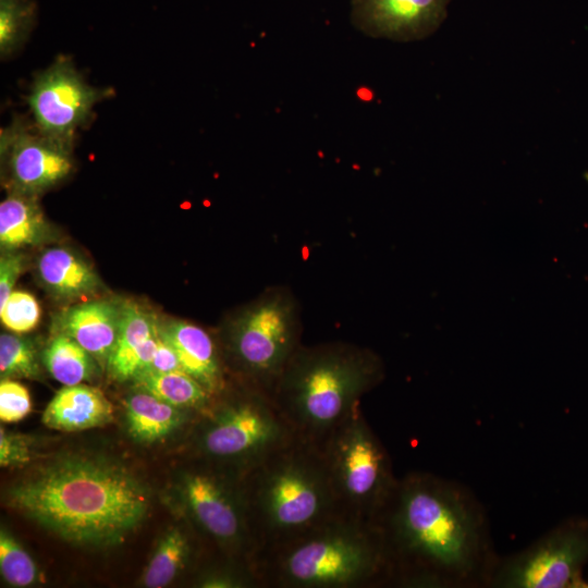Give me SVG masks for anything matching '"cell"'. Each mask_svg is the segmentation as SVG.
<instances>
[{
    "instance_id": "ffe728a7",
    "label": "cell",
    "mask_w": 588,
    "mask_h": 588,
    "mask_svg": "<svg viewBox=\"0 0 588 588\" xmlns=\"http://www.w3.org/2000/svg\"><path fill=\"white\" fill-rule=\"evenodd\" d=\"M48 223L34 195L13 191L0 204V244L7 250L38 245L48 235Z\"/></svg>"
},
{
    "instance_id": "603a6c76",
    "label": "cell",
    "mask_w": 588,
    "mask_h": 588,
    "mask_svg": "<svg viewBox=\"0 0 588 588\" xmlns=\"http://www.w3.org/2000/svg\"><path fill=\"white\" fill-rule=\"evenodd\" d=\"M42 363L54 380L75 385L94 377L97 360L70 336L54 332L44 350Z\"/></svg>"
},
{
    "instance_id": "8fae6325",
    "label": "cell",
    "mask_w": 588,
    "mask_h": 588,
    "mask_svg": "<svg viewBox=\"0 0 588 588\" xmlns=\"http://www.w3.org/2000/svg\"><path fill=\"white\" fill-rule=\"evenodd\" d=\"M107 94L87 84L72 62L62 57L36 76L28 105L38 130L73 143L77 128L90 119L95 105Z\"/></svg>"
},
{
    "instance_id": "ba28073f",
    "label": "cell",
    "mask_w": 588,
    "mask_h": 588,
    "mask_svg": "<svg viewBox=\"0 0 588 588\" xmlns=\"http://www.w3.org/2000/svg\"><path fill=\"white\" fill-rule=\"evenodd\" d=\"M298 305L284 287H271L240 313L228 327V350L237 368L270 395L299 344Z\"/></svg>"
},
{
    "instance_id": "d4e9b609",
    "label": "cell",
    "mask_w": 588,
    "mask_h": 588,
    "mask_svg": "<svg viewBox=\"0 0 588 588\" xmlns=\"http://www.w3.org/2000/svg\"><path fill=\"white\" fill-rule=\"evenodd\" d=\"M1 379H37L40 376L37 352L30 340L2 333L0 335Z\"/></svg>"
},
{
    "instance_id": "2e32d148",
    "label": "cell",
    "mask_w": 588,
    "mask_h": 588,
    "mask_svg": "<svg viewBox=\"0 0 588 588\" xmlns=\"http://www.w3.org/2000/svg\"><path fill=\"white\" fill-rule=\"evenodd\" d=\"M160 335L174 348L185 372L195 378L213 396L225 389L218 350L203 328L182 320L159 323Z\"/></svg>"
},
{
    "instance_id": "f546056e",
    "label": "cell",
    "mask_w": 588,
    "mask_h": 588,
    "mask_svg": "<svg viewBox=\"0 0 588 588\" xmlns=\"http://www.w3.org/2000/svg\"><path fill=\"white\" fill-rule=\"evenodd\" d=\"M24 256L13 250H4L0 257V306L4 304L23 272Z\"/></svg>"
},
{
    "instance_id": "cb8c5ba5",
    "label": "cell",
    "mask_w": 588,
    "mask_h": 588,
    "mask_svg": "<svg viewBox=\"0 0 588 588\" xmlns=\"http://www.w3.org/2000/svg\"><path fill=\"white\" fill-rule=\"evenodd\" d=\"M36 17L32 0H0V53L8 57L28 38Z\"/></svg>"
},
{
    "instance_id": "9c48e42d",
    "label": "cell",
    "mask_w": 588,
    "mask_h": 588,
    "mask_svg": "<svg viewBox=\"0 0 588 588\" xmlns=\"http://www.w3.org/2000/svg\"><path fill=\"white\" fill-rule=\"evenodd\" d=\"M206 460L208 465L187 469L181 476L179 494L184 509L201 535L225 558L254 565L256 546L247 517L244 471Z\"/></svg>"
},
{
    "instance_id": "7c38bea8",
    "label": "cell",
    "mask_w": 588,
    "mask_h": 588,
    "mask_svg": "<svg viewBox=\"0 0 588 588\" xmlns=\"http://www.w3.org/2000/svg\"><path fill=\"white\" fill-rule=\"evenodd\" d=\"M73 143L47 135L23 118L1 128L0 154L15 192L35 195L65 179L73 169Z\"/></svg>"
},
{
    "instance_id": "44dd1931",
    "label": "cell",
    "mask_w": 588,
    "mask_h": 588,
    "mask_svg": "<svg viewBox=\"0 0 588 588\" xmlns=\"http://www.w3.org/2000/svg\"><path fill=\"white\" fill-rule=\"evenodd\" d=\"M137 388L144 389L160 400L179 408L204 414L215 396L195 378L185 371L145 372L134 379Z\"/></svg>"
},
{
    "instance_id": "6da1fadb",
    "label": "cell",
    "mask_w": 588,
    "mask_h": 588,
    "mask_svg": "<svg viewBox=\"0 0 588 588\" xmlns=\"http://www.w3.org/2000/svg\"><path fill=\"white\" fill-rule=\"evenodd\" d=\"M373 524L388 548L392 586H488L498 559L486 516L458 483L409 473L397 480Z\"/></svg>"
},
{
    "instance_id": "5b68a950",
    "label": "cell",
    "mask_w": 588,
    "mask_h": 588,
    "mask_svg": "<svg viewBox=\"0 0 588 588\" xmlns=\"http://www.w3.org/2000/svg\"><path fill=\"white\" fill-rule=\"evenodd\" d=\"M383 377V363L369 348L343 342L299 345L271 396L295 434L319 445Z\"/></svg>"
},
{
    "instance_id": "4dcf8cb0",
    "label": "cell",
    "mask_w": 588,
    "mask_h": 588,
    "mask_svg": "<svg viewBox=\"0 0 588 588\" xmlns=\"http://www.w3.org/2000/svg\"><path fill=\"white\" fill-rule=\"evenodd\" d=\"M185 371L174 348L160 335L155 356L145 372ZM144 372V373H145Z\"/></svg>"
},
{
    "instance_id": "83f0119b",
    "label": "cell",
    "mask_w": 588,
    "mask_h": 588,
    "mask_svg": "<svg viewBox=\"0 0 588 588\" xmlns=\"http://www.w3.org/2000/svg\"><path fill=\"white\" fill-rule=\"evenodd\" d=\"M32 411V400L25 385L14 379H1L0 419L3 422H17Z\"/></svg>"
},
{
    "instance_id": "f1b7e54d",
    "label": "cell",
    "mask_w": 588,
    "mask_h": 588,
    "mask_svg": "<svg viewBox=\"0 0 588 588\" xmlns=\"http://www.w3.org/2000/svg\"><path fill=\"white\" fill-rule=\"evenodd\" d=\"M33 457L30 438L13 433L0 428V465L1 467H23Z\"/></svg>"
},
{
    "instance_id": "5bb4252c",
    "label": "cell",
    "mask_w": 588,
    "mask_h": 588,
    "mask_svg": "<svg viewBox=\"0 0 588 588\" xmlns=\"http://www.w3.org/2000/svg\"><path fill=\"white\" fill-rule=\"evenodd\" d=\"M122 310L123 303L109 299L74 305L58 316L54 332L70 336L106 366L119 336Z\"/></svg>"
},
{
    "instance_id": "7a4b0ae2",
    "label": "cell",
    "mask_w": 588,
    "mask_h": 588,
    "mask_svg": "<svg viewBox=\"0 0 588 588\" xmlns=\"http://www.w3.org/2000/svg\"><path fill=\"white\" fill-rule=\"evenodd\" d=\"M8 504L63 540L112 546L143 523L146 486L121 464L96 456L54 461L14 483Z\"/></svg>"
},
{
    "instance_id": "52a82bcc",
    "label": "cell",
    "mask_w": 588,
    "mask_h": 588,
    "mask_svg": "<svg viewBox=\"0 0 588 588\" xmlns=\"http://www.w3.org/2000/svg\"><path fill=\"white\" fill-rule=\"evenodd\" d=\"M213 401L195 439L203 457L245 471L295 436L273 397L254 385L225 402Z\"/></svg>"
},
{
    "instance_id": "7402d4cb",
    "label": "cell",
    "mask_w": 588,
    "mask_h": 588,
    "mask_svg": "<svg viewBox=\"0 0 588 588\" xmlns=\"http://www.w3.org/2000/svg\"><path fill=\"white\" fill-rule=\"evenodd\" d=\"M189 536L180 527L172 526L158 541L142 577L148 588H162L172 583L187 567L193 556Z\"/></svg>"
},
{
    "instance_id": "277c9868",
    "label": "cell",
    "mask_w": 588,
    "mask_h": 588,
    "mask_svg": "<svg viewBox=\"0 0 588 588\" xmlns=\"http://www.w3.org/2000/svg\"><path fill=\"white\" fill-rule=\"evenodd\" d=\"M265 588H376L392 586V567L379 527L336 515L254 560Z\"/></svg>"
},
{
    "instance_id": "1f68e13d",
    "label": "cell",
    "mask_w": 588,
    "mask_h": 588,
    "mask_svg": "<svg viewBox=\"0 0 588 588\" xmlns=\"http://www.w3.org/2000/svg\"><path fill=\"white\" fill-rule=\"evenodd\" d=\"M584 177H585L586 182L588 183V172L584 173Z\"/></svg>"
},
{
    "instance_id": "d6986e66",
    "label": "cell",
    "mask_w": 588,
    "mask_h": 588,
    "mask_svg": "<svg viewBox=\"0 0 588 588\" xmlns=\"http://www.w3.org/2000/svg\"><path fill=\"white\" fill-rule=\"evenodd\" d=\"M40 281L57 297L77 298L96 292L100 280L94 269L66 248L45 250L37 261Z\"/></svg>"
},
{
    "instance_id": "ac0fdd59",
    "label": "cell",
    "mask_w": 588,
    "mask_h": 588,
    "mask_svg": "<svg viewBox=\"0 0 588 588\" xmlns=\"http://www.w3.org/2000/svg\"><path fill=\"white\" fill-rule=\"evenodd\" d=\"M125 421L133 439L151 443L172 434L186 420V411L138 388L124 401Z\"/></svg>"
},
{
    "instance_id": "8992f818",
    "label": "cell",
    "mask_w": 588,
    "mask_h": 588,
    "mask_svg": "<svg viewBox=\"0 0 588 588\" xmlns=\"http://www.w3.org/2000/svg\"><path fill=\"white\" fill-rule=\"evenodd\" d=\"M340 514L373 523L399 478L384 445L357 407L319 444Z\"/></svg>"
},
{
    "instance_id": "484cf974",
    "label": "cell",
    "mask_w": 588,
    "mask_h": 588,
    "mask_svg": "<svg viewBox=\"0 0 588 588\" xmlns=\"http://www.w3.org/2000/svg\"><path fill=\"white\" fill-rule=\"evenodd\" d=\"M0 573L4 581L13 587L30 586L38 578L32 556L3 528L0 532Z\"/></svg>"
},
{
    "instance_id": "4fadbf2b",
    "label": "cell",
    "mask_w": 588,
    "mask_h": 588,
    "mask_svg": "<svg viewBox=\"0 0 588 588\" xmlns=\"http://www.w3.org/2000/svg\"><path fill=\"white\" fill-rule=\"evenodd\" d=\"M451 0H351L353 26L366 36L399 42L421 40L444 22Z\"/></svg>"
},
{
    "instance_id": "4316f807",
    "label": "cell",
    "mask_w": 588,
    "mask_h": 588,
    "mask_svg": "<svg viewBox=\"0 0 588 588\" xmlns=\"http://www.w3.org/2000/svg\"><path fill=\"white\" fill-rule=\"evenodd\" d=\"M0 318L7 329L15 333H26L38 324L40 307L32 294L13 291L0 306Z\"/></svg>"
},
{
    "instance_id": "30bf717a",
    "label": "cell",
    "mask_w": 588,
    "mask_h": 588,
    "mask_svg": "<svg viewBox=\"0 0 588 588\" xmlns=\"http://www.w3.org/2000/svg\"><path fill=\"white\" fill-rule=\"evenodd\" d=\"M588 561V518L572 517L522 551L497 560L489 579L495 588H583Z\"/></svg>"
},
{
    "instance_id": "3957f363",
    "label": "cell",
    "mask_w": 588,
    "mask_h": 588,
    "mask_svg": "<svg viewBox=\"0 0 588 588\" xmlns=\"http://www.w3.org/2000/svg\"><path fill=\"white\" fill-rule=\"evenodd\" d=\"M243 487L255 559L340 515L320 446L296 434L247 468Z\"/></svg>"
},
{
    "instance_id": "e0dca14e",
    "label": "cell",
    "mask_w": 588,
    "mask_h": 588,
    "mask_svg": "<svg viewBox=\"0 0 588 588\" xmlns=\"http://www.w3.org/2000/svg\"><path fill=\"white\" fill-rule=\"evenodd\" d=\"M114 407L99 389L87 384L63 385L46 406L42 424L63 432L105 426L113 420Z\"/></svg>"
},
{
    "instance_id": "9a60e30c",
    "label": "cell",
    "mask_w": 588,
    "mask_h": 588,
    "mask_svg": "<svg viewBox=\"0 0 588 588\" xmlns=\"http://www.w3.org/2000/svg\"><path fill=\"white\" fill-rule=\"evenodd\" d=\"M159 321L135 303H123L115 346L107 362L108 375L117 381L134 380L144 373L157 351Z\"/></svg>"
}]
</instances>
